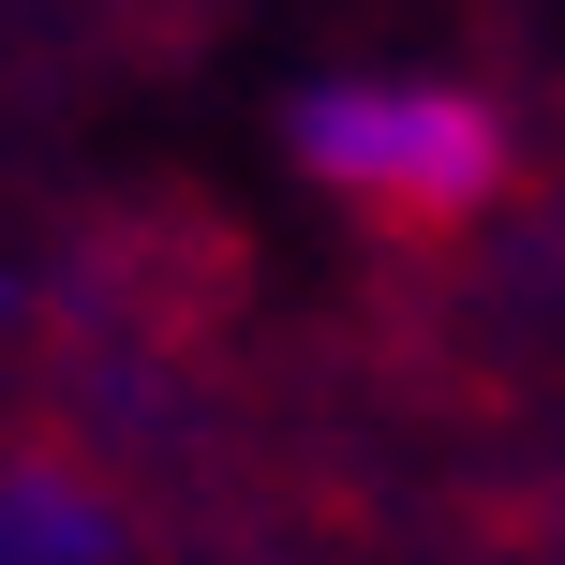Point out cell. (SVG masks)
<instances>
[{
  "mask_svg": "<svg viewBox=\"0 0 565 565\" xmlns=\"http://www.w3.org/2000/svg\"><path fill=\"white\" fill-rule=\"evenodd\" d=\"M298 164L372 224H477L507 194V119L431 75H328L298 89Z\"/></svg>",
  "mask_w": 565,
  "mask_h": 565,
  "instance_id": "cell-1",
  "label": "cell"
},
{
  "mask_svg": "<svg viewBox=\"0 0 565 565\" xmlns=\"http://www.w3.org/2000/svg\"><path fill=\"white\" fill-rule=\"evenodd\" d=\"M0 565H119V507L60 461H0Z\"/></svg>",
  "mask_w": 565,
  "mask_h": 565,
  "instance_id": "cell-2",
  "label": "cell"
}]
</instances>
